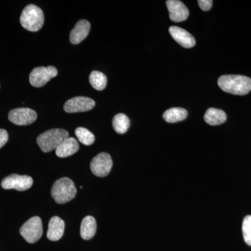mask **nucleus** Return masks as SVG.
<instances>
[{
  "instance_id": "nucleus-1",
  "label": "nucleus",
  "mask_w": 251,
  "mask_h": 251,
  "mask_svg": "<svg viewBox=\"0 0 251 251\" xmlns=\"http://www.w3.org/2000/svg\"><path fill=\"white\" fill-rule=\"evenodd\" d=\"M218 85L225 92L235 95H246L251 91V79L244 75H222L218 80Z\"/></svg>"
},
{
  "instance_id": "nucleus-2",
  "label": "nucleus",
  "mask_w": 251,
  "mask_h": 251,
  "mask_svg": "<svg viewBox=\"0 0 251 251\" xmlns=\"http://www.w3.org/2000/svg\"><path fill=\"white\" fill-rule=\"evenodd\" d=\"M20 22L25 29L30 31L40 30L44 24V14L39 6L29 4L23 9Z\"/></svg>"
},
{
  "instance_id": "nucleus-3",
  "label": "nucleus",
  "mask_w": 251,
  "mask_h": 251,
  "mask_svg": "<svg viewBox=\"0 0 251 251\" xmlns=\"http://www.w3.org/2000/svg\"><path fill=\"white\" fill-rule=\"evenodd\" d=\"M77 190L72 179L61 178L56 181L51 189V195L58 204H64L72 201L76 196Z\"/></svg>"
},
{
  "instance_id": "nucleus-4",
  "label": "nucleus",
  "mask_w": 251,
  "mask_h": 251,
  "mask_svg": "<svg viewBox=\"0 0 251 251\" xmlns=\"http://www.w3.org/2000/svg\"><path fill=\"white\" fill-rule=\"evenodd\" d=\"M69 137V132L67 130L62 128H54L39 135L37 144L44 152H50L52 150H56L59 145Z\"/></svg>"
},
{
  "instance_id": "nucleus-5",
  "label": "nucleus",
  "mask_w": 251,
  "mask_h": 251,
  "mask_svg": "<svg viewBox=\"0 0 251 251\" xmlns=\"http://www.w3.org/2000/svg\"><path fill=\"white\" fill-rule=\"evenodd\" d=\"M20 233L29 244H34L41 239L43 235L42 221L39 216H34L23 224Z\"/></svg>"
},
{
  "instance_id": "nucleus-6",
  "label": "nucleus",
  "mask_w": 251,
  "mask_h": 251,
  "mask_svg": "<svg viewBox=\"0 0 251 251\" xmlns=\"http://www.w3.org/2000/svg\"><path fill=\"white\" fill-rule=\"evenodd\" d=\"M58 72L55 67H36L33 69L29 75V82L33 87H44L51 79L57 76Z\"/></svg>"
},
{
  "instance_id": "nucleus-7",
  "label": "nucleus",
  "mask_w": 251,
  "mask_h": 251,
  "mask_svg": "<svg viewBox=\"0 0 251 251\" xmlns=\"http://www.w3.org/2000/svg\"><path fill=\"white\" fill-rule=\"evenodd\" d=\"M111 156L108 153L102 152L97 155L90 163L92 173L99 177H104L110 173L112 168Z\"/></svg>"
},
{
  "instance_id": "nucleus-8",
  "label": "nucleus",
  "mask_w": 251,
  "mask_h": 251,
  "mask_svg": "<svg viewBox=\"0 0 251 251\" xmlns=\"http://www.w3.org/2000/svg\"><path fill=\"white\" fill-rule=\"evenodd\" d=\"M33 185V179L27 175L13 174L6 176L1 183L4 189H15L24 191L29 189Z\"/></svg>"
},
{
  "instance_id": "nucleus-9",
  "label": "nucleus",
  "mask_w": 251,
  "mask_h": 251,
  "mask_svg": "<svg viewBox=\"0 0 251 251\" xmlns=\"http://www.w3.org/2000/svg\"><path fill=\"white\" fill-rule=\"evenodd\" d=\"M37 119V113L31 108H19L13 109L9 112V121L18 126L31 125Z\"/></svg>"
},
{
  "instance_id": "nucleus-10",
  "label": "nucleus",
  "mask_w": 251,
  "mask_h": 251,
  "mask_svg": "<svg viewBox=\"0 0 251 251\" xmlns=\"http://www.w3.org/2000/svg\"><path fill=\"white\" fill-rule=\"evenodd\" d=\"M95 105L93 99L89 97H77L68 100L64 104V110L68 113L87 112L93 109Z\"/></svg>"
},
{
  "instance_id": "nucleus-11",
  "label": "nucleus",
  "mask_w": 251,
  "mask_h": 251,
  "mask_svg": "<svg viewBox=\"0 0 251 251\" xmlns=\"http://www.w3.org/2000/svg\"><path fill=\"white\" fill-rule=\"evenodd\" d=\"M167 7L170 14V19L175 23L182 22L187 19L189 11L186 5L179 0H168Z\"/></svg>"
},
{
  "instance_id": "nucleus-12",
  "label": "nucleus",
  "mask_w": 251,
  "mask_h": 251,
  "mask_svg": "<svg viewBox=\"0 0 251 251\" xmlns=\"http://www.w3.org/2000/svg\"><path fill=\"white\" fill-rule=\"evenodd\" d=\"M169 32L173 39L182 47L191 49L196 45V39L192 34L182 28L172 26L169 28Z\"/></svg>"
},
{
  "instance_id": "nucleus-13",
  "label": "nucleus",
  "mask_w": 251,
  "mask_h": 251,
  "mask_svg": "<svg viewBox=\"0 0 251 251\" xmlns=\"http://www.w3.org/2000/svg\"><path fill=\"white\" fill-rule=\"evenodd\" d=\"M90 23L86 20H80L71 31L70 41L72 44H78L87 38L90 31Z\"/></svg>"
},
{
  "instance_id": "nucleus-14",
  "label": "nucleus",
  "mask_w": 251,
  "mask_h": 251,
  "mask_svg": "<svg viewBox=\"0 0 251 251\" xmlns=\"http://www.w3.org/2000/svg\"><path fill=\"white\" fill-rule=\"evenodd\" d=\"M64 221L58 216H54L49 221L47 232L48 239L50 241L59 240L64 234Z\"/></svg>"
},
{
  "instance_id": "nucleus-15",
  "label": "nucleus",
  "mask_w": 251,
  "mask_h": 251,
  "mask_svg": "<svg viewBox=\"0 0 251 251\" xmlns=\"http://www.w3.org/2000/svg\"><path fill=\"white\" fill-rule=\"evenodd\" d=\"M79 150V144L74 138H67L56 149V155L59 158H66L72 156Z\"/></svg>"
},
{
  "instance_id": "nucleus-16",
  "label": "nucleus",
  "mask_w": 251,
  "mask_h": 251,
  "mask_svg": "<svg viewBox=\"0 0 251 251\" xmlns=\"http://www.w3.org/2000/svg\"><path fill=\"white\" fill-rule=\"evenodd\" d=\"M97 222L94 217L86 216L81 223L80 235L85 240L92 239L97 232Z\"/></svg>"
},
{
  "instance_id": "nucleus-17",
  "label": "nucleus",
  "mask_w": 251,
  "mask_h": 251,
  "mask_svg": "<svg viewBox=\"0 0 251 251\" xmlns=\"http://www.w3.org/2000/svg\"><path fill=\"white\" fill-rule=\"evenodd\" d=\"M204 121L208 125L217 126L222 125L227 120V115L224 110L214 108L208 109L204 117Z\"/></svg>"
},
{
  "instance_id": "nucleus-18",
  "label": "nucleus",
  "mask_w": 251,
  "mask_h": 251,
  "mask_svg": "<svg viewBox=\"0 0 251 251\" xmlns=\"http://www.w3.org/2000/svg\"><path fill=\"white\" fill-rule=\"evenodd\" d=\"M188 112L184 108H172L163 114V119L169 123L183 121L187 117Z\"/></svg>"
},
{
  "instance_id": "nucleus-19",
  "label": "nucleus",
  "mask_w": 251,
  "mask_h": 251,
  "mask_svg": "<svg viewBox=\"0 0 251 251\" xmlns=\"http://www.w3.org/2000/svg\"><path fill=\"white\" fill-rule=\"evenodd\" d=\"M112 126L117 133L124 134L129 128V119L125 114H117L112 120Z\"/></svg>"
},
{
  "instance_id": "nucleus-20",
  "label": "nucleus",
  "mask_w": 251,
  "mask_h": 251,
  "mask_svg": "<svg viewBox=\"0 0 251 251\" xmlns=\"http://www.w3.org/2000/svg\"><path fill=\"white\" fill-rule=\"evenodd\" d=\"M90 82L94 89L102 91L106 87L107 77L103 73L98 71H93L90 74Z\"/></svg>"
},
{
  "instance_id": "nucleus-21",
  "label": "nucleus",
  "mask_w": 251,
  "mask_h": 251,
  "mask_svg": "<svg viewBox=\"0 0 251 251\" xmlns=\"http://www.w3.org/2000/svg\"><path fill=\"white\" fill-rule=\"evenodd\" d=\"M75 133L77 139L83 145H91L95 141V137L93 133L83 127L77 128L75 129Z\"/></svg>"
},
{
  "instance_id": "nucleus-22",
  "label": "nucleus",
  "mask_w": 251,
  "mask_h": 251,
  "mask_svg": "<svg viewBox=\"0 0 251 251\" xmlns=\"http://www.w3.org/2000/svg\"><path fill=\"white\" fill-rule=\"evenodd\" d=\"M242 233L244 242L251 246V215L246 216L243 221Z\"/></svg>"
},
{
  "instance_id": "nucleus-23",
  "label": "nucleus",
  "mask_w": 251,
  "mask_h": 251,
  "mask_svg": "<svg viewBox=\"0 0 251 251\" xmlns=\"http://www.w3.org/2000/svg\"><path fill=\"white\" fill-rule=\"evenodd\" d=\"M198 2L201 9L204 11L210 10L213 4V1L211 0H199Z\"/></svg>"
},
{
  "instance_id": "nucleus-24",
  "label": "nucleus",
  "mask_w": 251,
  "mask_h": 251,
  "mask_svg": "<svg viewBox=\"0 0 251 251\" xmlns=\"http://www.w3.org/2000/svg\"><path fill=\"white\" fill-rule=\"evenodd\" d=\"M9 140L7 131L4 129H0V149L4 147Z\"/></svg>"
}]
</instances>
